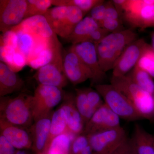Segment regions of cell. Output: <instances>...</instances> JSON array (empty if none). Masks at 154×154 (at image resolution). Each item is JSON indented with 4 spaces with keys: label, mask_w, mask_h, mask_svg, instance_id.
<instances>
[{
    "label": "cell",
    "mask_w": 154,
    "mask_h": 154,
    "mask_svg": "<svg viewBox=\"0 0 154 154\" xmlns=\"http://www.w3.org/2000/svg\"><path fill=\"white\" fill-rule=\"evenodd\" d=\"M138 39L132 28L109 33L96 45L99 65L104 72L113 69L114 65L126 48Z\"/></svg>",
    "instance_id": "obj_1"
},
{
    "label": "cell",
    "mask_w": 154,
    "mask_h": 154,
    "mask_svg": "<svg viewBox=\"0 0 154 154\" xmlns=\"http://www.w3.org/2000/svg\"><path fill=\"white\" fill-rule=\"evenodd\" d=\"M1 119L14 125L25 128L32 124L33 95L19 94L13 98L1 97Z\"/></svg>",
    "instance_id": "obj_2"
},
{
    "label": "cell",
    "mask_w": 154,
    "mask_h": 154,
    "mask_svg": "<svg viewBox=\"0 0 154 154\" xmlns=\"http://www.w3.org/2000/svg\"><path fill=\"white\" fill-rule=\"evenodd\" d=\"M110 83L126 96L143 119H150L154 116V96L144 91L127 75L112 76Z\"/></svg>",
    "instance_id": "obj_3"
},
{
    "label": "cell",
    "mask_w": 154,
    "mask_h": 154,
    "mask_svg": "<svg viewBox=\"0 0 154 154\" xmlns=\"http://www.w3.org/2000/svg\"><path fill=\"white\" fill-rule=\"evenodd\" d=\"M44 16L54 33L66 39L85 15L75 6H55L50 8Z\"/></svg>",
    "instance_id": "obj_4"
},
{
    "label": "cell",
    "mask_w": 154,
    "mask_h": 154,
    "mask_svg": "<svg viewBox=\"0 0 154 154\" xmlns=\"http://www.w3.org/2000/svg\"><path fill=\"white\" fill-rule=\"evenodd\" d=\"M94 87L105 104L120 118L128 121L143 119L129 99L111 84H99Z\"/></svg>",
    "instance_id": "obj_5"
},
{
    "label": "cell",
    "mask_w": 154,
    "mask_h": 154,
    "mask_svg": "<svg viewBox=\"0 0 154 154\" xmlns=\"http://www.w3.org/2000/svg\"><path fill=\"white\" fill-rule=\"evenodd\" d=\"M122 14L131 28L154 27V4L149 5V0H125Z\"/></svg>",
    "instance_id": "obj_6"
},
{
    "label": "cell",
    "mask_w": 154,
    "mask_h": 154,
    "mask_svg": "<svg viewBox=\"0 0 154 154\" xmlns=\"http://www.w3.org/2000/svg\"><path fill=\"white\" fill-rule=\"evenodd\" d=\"M62 89L53 86L38 85L33 95L34 121L49 116L53 108L63 98Z\"/></svg>",
    "instance_id": "obj_7"
},
{
    "label": "cell",
    "mask_w": 154,
    "mask_h": 154,
    "mask_svg": "<svg viewBox=\"0 0 154 154\" xmlns=\"http://www.w3.org/2000/svg\"><path fill=\"white\" fill-rule=\"evenodd\" d=\"M12 29L16 33L17 38L15 51L25 58L27 65L48 48H60L54 47L42 40L25 30L20 25Z\"/></svg>",
    "instance_id": "obj_8"
},
{
    "label": "cell",
    "mask_w": 154,
    "mask_h": 154,
    "mask_svg": "<svg viewBox=\"0 0 154 154\" xmlns=\"http://www.w3.org/2000/svg\"><path fill=\"white\" fill-rule=\"evenodd\" d=\"M93 154H109L127 137L121 126L87 135Z\"/></svg>",
    "instance_id": "obj_9"
},
{
    "label": "cell",
    "mask_w": 154,
    "mask_h": 154,
    "mask_svg": "<svg viewBox=\"0 0 154 154\" xmlns=\"http://www.w3.org/2000/svg\"><path fill=\"white\" fill-rule=\"evenodd\" d=\"M27 0L0 1V30L2 33L11 30L25 20Z\"/></svg>",
    "instance_id": "obj_10"
},
{
    "label": "cell",
    "mask_w": 154,
    "mask_h": 154,
    "mask_svg": "<svg viewBox=\"0 0 154 154\" xmlns=\"http://www.w3.org/2000/svg\"><path fill=\"white\" fill-rule=\"evenodd\" d=\"M147 43L143 38H138L126 48L113 69L114 77L126 75L137 65Z\"/></svg>",
    "instance_id": "obj_11"
},
{
    "label": "cell",
    "mask_w": 154,
    "mask_h": 154,
    "mask_svg": "<svg viewBox=\"0 0 154 154\" xmlns=\"http://www.w3.org/2000/svg\"><path fill=\"white\" fill-rule=\"evenodd\" d=\"M63 69L68 80L74 85L93 79L92 72L70 48L63 57Z\"/></svg>",
    "instance_id": "obj_12"
},
{
    "label": "cell",
    "mask_w": 154,
    "mask_h": 154,
    "mask_svg": "<svg viewBox=\"0 0 154 154\" xmlns=\"http://www.w3.org/2000/svg\"><path fill=\"white\" fill-rule=\"evenodd\" d=\"M70 48L73 50L93 74L91 82L96 85L101 84L106 78L105 73L102 71L97 55L96 45L85 42L72 45Z\"/></svg>",
    "instance_id": "obj_13"
},
{
    "label": "cell",
    "mask_w": 154,
    "mask_h": 154,
    "mask_svg": "<svg viewBox=\"0 0 154 154\" xmlns=\"http://www.w3.org/2000/svg\"><path fill=\"white\" fill-rule=\"evenodd\" d=\"M120 126V117L105 103L96 110L86 125L83 134L87 136Z\"/></svg>",
    "instance_id": "obj_14"
},
{
    "label": "cell",
    "mask_w": 154,
    "mask_h": 154,
    "mask_svg": "<svg viewBox=\"0 0 154 154\" xmlns=\"http://www.w3.org/2000/svg\"><path fill=\"white\" fill-rule=\"evenodd\" d=\"M34 36L56 47L61 48L57 35L44 16H36L25 19L20 24Z\"/></svg>",
    "instance_id": "obj_15"
},
{
    "label": "cell",
    "mask_w": 154,
    "mask_h": 154,
    "mask_svg": "<svg viewBox=\"0 0 154 154\" xmlns=\"http://www.w3.org/2000/svg\"><path fill=\"white\" fill-rule=\"evenodd\" d=\"M33 77L39 85L60 89L67 85L68 79L64 74L63 66L54 63L48 64L38 69Z\"/></svg>",
    "instance_id": "obj_16"
},
{
    "label": "cell",
    "mask_w": 154,
    "mask_h": 154,
    "mask_svg": "<svg viewBox=\"0 0 154 154\" xmlns=\"http://www.w3.org/2000/svg\"><path fill=\"white\" fill-rule=\"evenodd\" d=\"M0 130L1 135L16 149H28L33 144L32 138L25 128L11 124L2 119H0Z\"/></svg>",
    "instance_id": "obj_17"
},
{
    "label": "cell",
    "mask_w": 154,
    "mask_h": 154,
    "mask_svg": "<svg viewBox=\"0 0 154 154\" xmlns=\"http://www.w3.org/2000/svg\"><path fill=\"white\" fill-rule=\"evenodd\" d=\"M61 107L65 113L69 131L76 136L83 134L85 125L76 106L75 95H66Z\"/></svg>",
    "instance_id": "obj_18"
},
{
    "label": "cell",
    "mask_w": 154,
    "mask_h": 154,
    "mask_svg": "<svg viewBox=\"0 0 154 154\" xmlns=\"http://www.w3.org/2000/svg\"><path fill=\"white\" fill-rule=\"evenodd\" d=\"M24 81L5 63L0 62V96L5 97L22 90Z\"/></svg>",
    "instance_id": "obj_19"
},
{
    "label": "cell",
    "mask_w": 154,
    "mask_h": 154,
    "mask_svg": "<svg viewBox=\"0 0 154 154\" xmlns=\"http://www.w3.org/2000/svg\"><path fill=\"white\" fill-rule=\"evenodd\" d=\"M51 117L49 116L34 122L32 127V141L34 150L38 152L45 151L50 130Z\"/></svg>",
    "instance_id": "obj_20"
},
{
    "label": "cell",
    "mask_w": 154,
    "mask_h": 154,
    "mask_svg": "<svg viewBox=\"0 0 154 154\" xmlns=\"http://www.w3.org/2000/svg\"><path fill=\"white\" fill-rule=\"evenodd\" d=\"M100 27L98 22L91 17L86 16L78 23L71 34L65 39L72 45L85 42L91 33Z\"/></svg>",
    "instance_id": "obj_21"
},
{
    "label": "cell",
    "mask_w": 154,
    "mask_h": 154,
    "mask_svg": "<svg viewBox=\"0 0 154 154\" xmlns=\"http://www.w3.org/2000/svg\"><path fill=\"white\" fill-rule=\"evenodd\" d=\"M138 154H154V136L139 124L135 125L131 137Z\"/></svg>",
    "instance_id": "obj_22"
},
{
    "label": "cell",
    "mask_w": 154,
    "mask_h": 154,
    "mask_svg": "<svg viewBox=\"0 0 154 154\" xmlns=\"http://www.w3.org/2000/svg\"><path fill=\"white\" fill-rule=\"evenodd\" d=\"M68 131L69 130L65 113L62 107H60L54 111L51 116L49 137L45 151L54 138L65 133Z\"/></svg>",
    "instance_id": "obj_23"
},
{
    "label": "cell",
    "mask_w": 154,
    "mask_h": 154,
    "mask_svg": "<svg viewBox=\"0 0 154 154\" xmlns=\"http://www.w3.org/2000/svg\"><path fill=\"white\" fill-rule=\"evenodd\" d=\"M144 91L154 96V82L147 72L136 65L126 75Z\"/></svg>",
    "instance_id": "obj_24"
},
{
    "label": "cell",
    "mask_w": 154,
    "mask_h": 154,
    "mask_svg": "<svg viewBox=\"0 0 154 154\" xmlns=\"http://www.w3.org/2000/svg\"><path fill=\"white\" fill-rule=\"evenodd\" d=\"M1 61L5 63L17 72L27 65L25 58L15 50L1 47Z\"/></svg>",
    "instance_id": "obj_25"
},
{
    "label": "cell",
    "mask_w": 154,
    "mask_h": 154,
    "mask_svg": "<svg viewBox=\"0 0 154 154\" xmlns=\"http://www.w3.org/2000/svg\"><path fill=\"white\" fill-rule=\"evenodd\" d=\"M68 131L51 141L45 151L47 154H70L72 140Z\"/></svg>",
    "instance_id": "obj_26"
},
{
    "label": "cell",
    "mask_w": 154,
    "mask_h": 154,
    "mask_svg": "<svg viewBox=\"0 0 154 154\" xmlns=\"http://www.w3.org/2000/svg\"><path fill=\"white\" fill-rule=\"evenodd\" d=\"M75 102L85 126L96 112L89 104L85 89H76Z\"/></svg>",
    "instance_id": "obj_27"
},
{
    "label": "cell",
    "mask_w": 154,
    "mask_h": 154,
    "mask_svg": "<svg viewBox=\"0 0 154 154\" xmlns=\"http://www.w3.org/2000/svg\"><path fill=\"white\" fill-rule=\"evenodd\" d=\"M103 0H51L52 5L55 6H72L77 7L84 15L89 13L94 7Z\"/></svg>",
    "instance_id": "obj_28"
},
{
    "label": "cell",
    "mask_w": 154,
    "mask_h": 154,
    "mask_svg": "<svg viewBox=\"0 0 154 154\" xmlns=\"http://www.w3.org/2000/svg\"><path fill=\"white\" fill-rule=\"evenodd\" d=\"M28 3L25 19L36 16H44L52 5L51 0H27Z\"/></svg>",
    "instance_id": "obj_29"
},
{
    "label": "cell",
    "mask_w": 154,
    "mask_h": 154,
    "mask_svg": "<svg viewBox=\"0 0 154 154\" xmlns=\"http://www.w3.org/2000/svg\"><path fill=\"white\" fill-rule=\"evenodd\" d=\"M137 65L147 72L154 79V50L148 43Z\"/></svg>",
    "instance_id": "obj_30"
},
{
    "label": "cell",
    "mask_w": 154,
    "mask_h": 154,
    "mask_svg": "<svg viewBox=\"0 0 154 154\" xmlns=\"http://www.w3.org/2000/svg\"><path fill=\"white\" fill-rule=\"evenodd\" d=\"M109 154H138L131 138L127 137L120 144Z\"/></svg>",
    "instance_id": "obj_31"
},
{
    "label": "cell",
    "mask_w": 154,
    "mask_h": 154,
    "mask_svg": "<svg viewBox=\"0 0 154 154\" xmlns=\"http://www.w3.org/2000/svg\"><path fill=\"white\" fill-rule=\"evenodd\" d=\"M85 90L88 102L95 111L105 103L102 96L96 90L91 88H86Z\"/></svg>",
    "instance_id": "obj_32"
},
{
    "label": "cell",
    "mask_w": 154,
    "mask_h": 154,
    "mask_svg": "<svg viewBox=\"0 0 154 154\" xmlns=\"http://www.w3.org/2000/svg\"><path fill=\"white\" fill-rule=\"evenodd\" d=\"M89 145L88 137L84 134L77 135L72 142L70 152L72 154H79Z\"/></svg>",
    "instance_id": "obj_33"
},
{
    "label": "cell",
    "mask_w": 154,
    "mask_h": 154,
    "mask_svg": "<svg viewBox=\"0 0 154 154\" xmlns=\"http://www.w3.org/2000/svg\"><path fill=\"white\" fill-rule=\"evenodd\" d=\"M107 6V2L103 1L102 2L98 4L91 10L88 16L95 20L99 25L105 19Z\"/></svg>",
    "instance_id": "obj_34"
},
{
    "label": "cell",
    "mask_w": 154,
    "mask_h": 154,
    "mask_svg": "<svg viewBox=\"0 0 154 154\" xmlns=\"http://www.w3.org/2000/svg\"><path fill=\"white\" fill-rule=\"evenodd\" d=\"M99 26L110 33L118 32L125 29L122 25V20L118 19H104L100 23Z\"/></svg>",
    "instance_id": "obj_35"
},
{
    "label": "cell",
    "mask_w": 154,
    "mask_h": 154,
    "mask_svg": "<svg viewBox=\"0 0 154 154\" xmlns=\"http://www.w3.org/2000/svg\"><path fill=\"white\" fill-rule=\"evenodd\" d=\"M110 33L104 28H100L95 30L93 33L90 34L88 38L85 42H91L96 45L102 41L105 37H106Z\"/></svg>",
    "instance_id": "obj_36"
},
{
    "label": "cell",
    "mask_w": 154,
    "mask_h": 154,
    "mask_svg": "<svg viewBox=\"0 0 154 154\" xmlns=\"http://www.w3.org/2000/svg\"><path fill=\"white\" fill-rule=\"evenodd\" d=\"M104 19H118L123 20L121 14L115 8L112 1L107 2V8Z\"/></svg>",
    "instance_id": "obj_37"
},
{
    "label": "cell",
    "mask_w": 154,
    "mask_h": 154,
    "mask_svg": "<svg viewBox=\"0 0 154 154\" xmlns=\"http://www.w3.org/2000/svg\"><path fill=\"white\" fill-rule=\"evenodd\" d=\"M15 149L5 138L0 135V154H16Z\"/></svg>",
    "instance_id": "obj_38"
},
{
    "label": "cell",
    "mask_w": 154,
    "mask_h": 154,
    "mask_svg": "<svg viewBox=\"0 0 154 154\" xmlns=\"http://www.w3.org/2000/svg\"><path fill=\"white\" fill-rule=\"evenodd\" d=\"M79 154H93V151L90 145L84 149Z\"/></svg>",
    "instance_id": "obj_39"
},
{
    "label": "cell",
    "mask_w": 154,
    "mask_h": 154,
    "mask_svg": "<svg viewBox=\"0 0 154 154\" xmlns=\"http://www.w3.org/2000/svg\"><path fill=\"white\" fill-rule=\"evenodd\" d=\"M150 45L154 50V32L152 33L151 35V45Z\"/></svg>",
    "instance_id": "obj_40"
},
{
    "label": "cell",
    "mask_w": 154,
    "mask_h": 154,
    "mask_svg": "<svg viewBox=\"0 0 154 154\" xmlns=\"http://www.w3.org/2000/svg\"><path fill=\"white\" fill-rule=\"evenodd\" d=\"M16 154H26V153L25 151H17V153H16Z\"/></svg>",
    "instance_id": "obj_41"
},
{
    "label": "cell",
    "mask_w": 154,
    "mask_h": 154,
    "mask_svg": "<svg viewBox=\"0 0 154 154\" xmlns=\"http://www.w3.org/2000/svg\"></svg>",
    "instance_id": "obj_42"
}]
</instances>
